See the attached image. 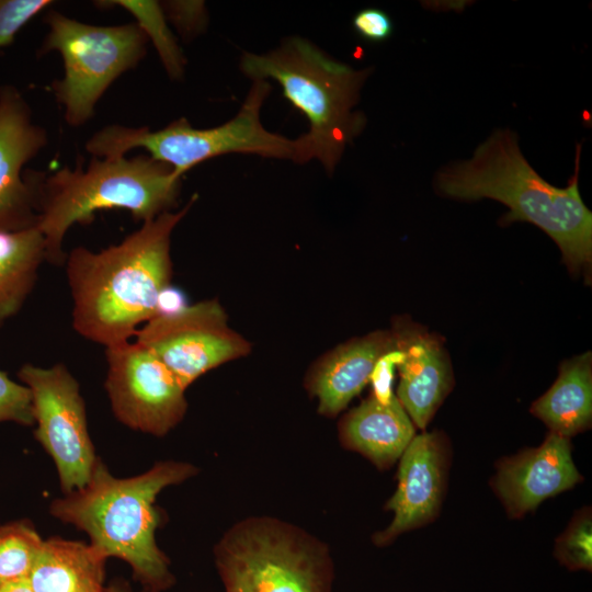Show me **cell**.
Listing matches in <instances>:
<instances>
[{"instance_id": "obj_1", "label": "cell", "mask_w": 592, "mask_h": 592, "mask_svg": "<svg viewBox=\"0 0 592 592\" xmlns=\"http://www.w3.org/2000/svg\"><path fill=\"white\" fill-rule=\"evenodd\" d=\"M197 195L180 210L166 212L117 244L93 252L84 247L66 258L72 297V326L86 339L105 348L129 341L138 326L159 314L170 286L171 235Z\"/></svg>"}, {"instance_id": "obj_2", "label": "cell", "mask_w": 592, "mask_h": 592, "mask_svg": "<svg viewBox=\"0 0 592 592\" xmlns=\"http://www.w3.org/2000/svg\"><path fill=\"white\" fill-rule=\"evenodd\" d=\"M578 146L576 170L566 187L544 180L521 152L512 130L498 129L480 144L473 157L441 169L434 179L443 196L477 201L496 200L510 208L501 225L533 224L559 247L562 262L573 275L591 281L592 213L579 192Z\"/></svg>"}, {"instance_id": "obj_3", "label": "cell", "mask_w": 592, "mask_h": 592, "mask_svg": "<svg viewBox=\"0 0 592 592\" xmlns=\"http://www.w3.org/2000/svg\"><path fill=\"white\" fill-rule=\"evenodd\" d=\"M196 474L192 464L167 460L140 475L116 478L98 457L88 482L54 499L48 511L84 532L106 558L125 561L141 589L163 592L173 587L175 577L156 540L162 522L156 500L163 489Z\"/></svg>"}, {"instance_id": "obj_4", "label": "cell", "mask_w": 592, "mask_h": 592, "mask_svg": "<svg viewBox=\"0 0 592 592\" xmlns=\"http://www.w3.org/2000/svg\"><path fill=\"white\" fill-rule=\"evenodd\" d=\"M35 180L36 227L45 239L46 260L60 265L67 258L62 241L71 226L88 225L104 209H125L136 220H152L177 205L182 177L169 164L138 155L93 157L87 168L78 163L50 174L35 171Z\"/></svg>"}, {"instance_id": "obj_5", "label": "cell", "mask_w": 592, "mask_h": 592, "mask_svg": "<svg viewBox=\"0 0 592 592\" xmlns=\"http://www.w3.org/2000/svg\"><path fill=\"white\" fill-rule=\"evenodd\" d=\"M240 68L252 80L281 84L284 98L309 121V130L298 137V163L317 159L332 173L365 126L354 106L371 69L355 70L297 36L267 54L243 53Z\"/></svg>"}, {"instance_id": "obj_6", "label": "cell", "mask_w": 592, "mask_h": 592, "mask_svg": "<svg viewBox=\"0 0 592 592\" xmlns=\"http://www.w3.org/2000/svg\"><path fill=\"white\" fill-rule=\"evenodd\" d=\"M271 89L267 80H253L239 112L219 126L195 128L185 117L157 130L114 124L94 133L86 143V150L98 158H117L141 148L151 158L169 164L180 177L208 159L229 153L289 159L298 163L299 139L272 133L261 123V107Z\"/></svg>"}, {"instance_id": "obj_7", "label": "cell", "mask_w": 592, "mask_h": 592, "mask_svg": "<svg viewBox=\"0 0 592 592\" xmlns=\"http://www.w3.org/2000/svg\"><path fill=\"white\" fill-rule=\"evenodd\" d=\"M214 554L225 592H331L333 566L326 546L275 519L236 524Z\"/></svg>"}, {"instance_id": "obj_8", "label": "cell", "mask_w": 592, "mask_h": 592, "mask_svg": "<svg viewBox=\"0 0 592 592\" xmlns=\"http://www.w3.org/2000/svg\"><path fill=\"white\" fill-rule=\"evenodd\" d=\"M48 33L41 54L56 50L64 77L52 83L68 125L79 127L94 115L107 88L145 57L148 38L136 22L98 26L50 10L44 18Z\"/></svg>"}, {"instance_id": "obj_9", "label": "cell", "mask_w": 592, "mask_h": 592, "mask_svg": "<svg viewBox=\"0 0 592 592\" xmlns=\"http://www.w3.org/2000/svg\"><path fill=\"white\" fill-rule=\"evenodd\" d=\"M18 377L31 391L34 435L52 457L64 493L82 488L98 456L80 386L66 365H23Z\"/></svg>"}, {"instance_id": "obj_10", "label": "cell", "mask_w": 592, "mask_h": 592, "mask_svg": "<svg viewBox=\"0 0 592 592\" xmlns=\"http://www.w3.org/2000/svg\"><path fill=\"white\" fill-rule=\"evenodd\" d=\"M135 337L185 389L208 371L246 356L251 350L250 343L229 327L217 299L157 315Z\"/></svg>"}, {"instance_id": "obj_11", "label": "cell", "mask_w": 592, "mask_h": 592, "mask_svg": "<svg viewBox=\"0 0 592 592\" xmlns=\"http://www.w3.org/2000/svg\"><path fill=\"white\" fill-rule=\"evenodd\" d=\"M105 390L115 418L125 426L164 436L184 418L185 388L148 349L123 342L105 350Z\"/></svg>"}, {"instance_id": "obj_12", "label": "cell", "mask_w": 592, "mask_h": 592, "mask_svg": "<svg viewBox=\"0 0 592 592\" xmlns=\"http://www.w3.org/2000/svg\"><path fill=\"white\" fill-rule=\"evenodd\" d=\"M47 145L46 130L35 124L22 93L0 87V229L36 226L35 170H23Z\"/></svg>"}, {"instance_id": "obj_13", "label": "cell", "mask_w": 592, "mask_h": 592, "mask_svg": "<svg viewBox=\"0 0 592 592\" xmlns=\"http://www.w3.org/2000/svg\"><path fill=\"white\" fill-rule=\"evenodd\" d=\"M448 446L437 431L414 435L400 456L398 486L386 504L394 512L389 526L375 534L376 545H387L399 534L433 521L441 509L448 469Z\"/></svg>"}, {"instance_id": "obj_14", "label": "cell", "mask_w": 592, "mask_h": 592, "mask_svg": "<svg viewBox=\"0 0 592 592\" xmlns=\"http://www.w3.org/2000/svg\"><path fill=\"white\" fill-rule=\"evenodd\" d=\"M581 480L570 439L549 432L538 447L501 459L492 487L508 514L517 519Z\"/></svg>"}, {"instance_id": "obj_15", "label": "cell", "mask_w": 592, "mask_h": 592, "mask_svg": "<svg viewBox=\"0 0 592 592\" xmlns=\"http://www.w3.org/2000/svg\"><path fill=\"white\" fill-rule=\"evenodd\" d=\"M392 333L399 354L397 399L415 426L424 430L454 385L442 338L403 318Z\"/></svg>"}, {"instance_id": "obj_16", "label": "cell", "mask_w": 592, "mask_h": 592, "mask_svg": "<svg viewBox=\"0 0 592 592\" xmlns=\"http://www.w3.org/2000/svg\"><path fill=\"white\" fill-rule=\"evenodd\" d=\"M394 352L397 345L392 331L378 330L327 353L308 377V388L318 400V411L328 417L337 415L374 377L383 360Z\"/></svg>"}, {"instance_id": "obj_17", "label": "cell", "mask_w": 592, "mask_h": 592, "mask_svg": "<svg viewBox=\"0 0 592 592\" xmlns=\"http://www.w3.org/2000/svg\"><path fill=\"white\" fill-rule=\"evenodd\" d=\"M341 440L376 466H391L412 441L414 424L397 399L387 389H377L351 410L340 426Z\"/></svg>"}, {"instance_id": "obj_18", "label": "cell", "mask_w": 592, "mask_h": 592, "mask_svg": "<svg viewBox=\"0 0 592 592\" xmlns=\"http://www.w3.org/2000/svg\"><path fill=\"white\" fill-rule=\"evenodd\" d=\"M107 558L90 543L43 540L29 574L33 592H106Z\"/></svg>"}, {"instance_id": "obj_19", "label": "cell", "mask_w": 592, "mask_h": 592, "mask_svg": "<svg viewBox=\"0 0 592 592\" xmlns=\"http://www.w3.org/2000/svg\"><path fill=\"white\" fill-rule=\"evenodd\" d=\"M550 432L570 439L588 430L592 421L591 352L563 361L551 387L531 407Z\"/></svg>"}, {"instance_id": "obj_20", "label": "cell", "mask_w": 592, "mask_h": 592, "mask_svg": "<svg viewBox=\"0 0 592 592\" xmlns=\"http://www.w3.org/2000/svg\"><path fill=\"white\" fill-rule=\"evenodd\" d=\"M44 260L45 239L36 226L0 229V327L21 309Z\"/></svg>"}, {"instance_id": "obj_21", "label": "cell", "mask_w": 592, "mask_h": 592, "mask_svg": "<svg viewBox=\"0 0 592 592\" xmlns=\"http://www.w3.org/2000/svg\"><path fill=\"white\" fill-rule=\"evenodd\" d=\"M100 7L117 5L128 11L136 23L152 41L164 69L172 79H180L184 72L185 58L175 37L168 26L162 5L158 1L115 0L98 1Z\"/></svg>"}, {"instance_id": "obj_22", "label": "cell", "mask_w": 592, "mask_h": 592, "mask_svg": "<svg viewBox=\"0 0 592 592\" xmlns=\"http://www.w3.org/2000/svg\"><path fill=\"white\" fill-rule=\"evenodd\" d=\"M43 540L27 521L0 526V585L29 578Z\"/></svg>"}, {"instance_id": "obj_23", "label": "cell", "mask_w": 592, "mask_h": 592, "mask_svg": "<svg viewBox=\"0 0 592 592\" xmlns=\"http://www.w3.org/2000/svg\"><path fill=\"white\" fill-rule=\"evenodd\" d=\"M591 516L590 508L577 511L566 531L556 540L555 557L570 571L592 569Z\"/></svg>"}, {"instance_id": "obj_24", "label": "cell", "mask_w": 592, "mask_h": 592, "mask_svg": "<svg viewBox=\"0 0 592 592\" xmlns=\"http://www.w3.org/2000/svg\"><path fill=\"white\" fill-rule=\"evenodd\" d=\"M8 421L34 425L32 396L24 384L12 380L0 371V423Z\"/></svg>"}, {"instance_id": "obj_25", "label": "cell", "mask_w": 592, "mask_h": 592, "mask_svg": "<svg viewBox=\"0 0 592 592\" xmlns=\"http://www.w3.org/2000/svg\"><path fill=\"white\" fill-rule=\"evenodd\" d=\"M52 3L50 0H0V48L10 45L19 31Z\"/></svg>"}, {"instance_id": "obj_26", "label": "cell", "mask_w": 592, "mask_h": 592, "mask_svg": "<svg viewBox=\"0 0 592 592\" xmlns=\"http://www.w3.org/2000/svg\"><path fill=\"white\" fill-rule=\"evenodd\" d=\"M166 18L184 35L197 34L206 25V10L200 1H169L161 3Z\"/></svg>"}, {"instance_id": "obj_27", "label": "cell", "mask_w": 592, "mask_h": 592, "mask_svg": "<svg viewBox=\"0 0 592 592\" xmlns=\"http://www.w3.org/2000/svg\"><path fill=\"white\" fill-rule=\"evenodd\" d=\"M353 29L364 39L379 43L392 34V22L388 14L376 8L358 11L352 21Z\"/></svg>"}, {"instance_id": "obj_28", "label": "cell", "mask_w": 592, "mask_h": 592, "mask_svg": "<svg viewBox=\"0 0 592 592\" xmlns=\"http://www.w3.org/2000/svg\"><path fill=\"white\" fill-rule=\"evenodd\" d=\"M0 592H33L27 579H21L0 585Z\"/></svg>"}, {"instance_id": "obj_29", "label": "cell", "mask_w": 592, "mask_h": 592, "mask_svg": "<svg viewBox=\"0 0 592 592\" xmlns=\"http://www.w3.org/2000/svg\"><path fill=\"white\" fill-rule=\"evenodd\" d=\"M106 592H136V591H134L130 588L129 583L126 580L122 578H116L109 585H106ZM138 592H155V591L141 589Z\"/></svg>"}]
</instances>
